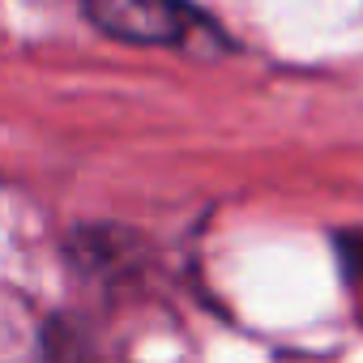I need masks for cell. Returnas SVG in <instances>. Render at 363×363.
<instances>
[{
  "label": "cell",
  "instance_id": "obj_1",
  "mask_svg": "<svg viewBox=\"0 0 363 363\" xmlns=\"http://www.w3.org/2000/svg\"><path fill=\"white\" fill-rule=\"evenodd\" d=\"M82 13L99 35L128 48H171L206 56L231 48L223 30L189 0H82Z\"/></svg>",
  "mask_w": 363,
  "mask_h": 363
}]
</instances>
